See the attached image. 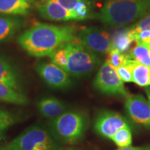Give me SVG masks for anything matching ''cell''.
<instances>
[{
    "label": "cell",
    "instance_id": "cell-1",
    "mask_svg": "<svg viewBox=\"0 0 150 150\" xmlns=\"http://www.w3.org/2000/svg\"><path fill=\"white\" fill-rule=\"evenodd\" d=\"M78 31L73 25L38 23L19 35L17 41L30 56L50 58L62 45L77 38Z\"/></svg>",
    "mask_w": 150,
    "mask_h": 150
},
{
    "label": "cell",
    "instance_id": "cell-2",
    "mask_svg": "<svg viewBox=\"0 0 150 150\" xmlns=\"http://www.w3.org/2000/svg\"><path fill=\"white\" fill-rule=\"evenodd\" d=\"M150 12V0H108L95 16L103 23L123 26Z\"/></svg>",
    "mask_w": 150,
    "mask_h": 150
},
{
    "label": "cell",
    "instance_id": "cell-3",
    "mask_svg": "<svg viewBox=\"0 0 150 150\" xmlns=\"http://www.w3.org/2000/svg\"><path fill=\"white\" fill-rule=\"evenodd\" d=\"M65 54L63 70L70 76L82 77L93 72L101 64V59L95 52L91 51L77 38L61 46Z\"/></svg>",
    "mask_w": 150,
    "mask_h": 150
},
{
    "label": "cell",
    "instance_id": "cell-4",
    "mask_svg": "<svg viewBox=\"0 0 150 150\" xmlns=\"http://www.w3.org/2000/svg\"><path fill=\"white\" fill-rule=\"evenodd\" d=\"M57 145L49 131L40 126L26 129L0 150H57Z\"/></svg>",
    "mask_w": 150,
    "mask_h": 150
},
{
    "label": "cell",
    "instance_id": "cell-5",
    "mask_svg": "<svg viewBox=\"0 0 150 150\" xmlns=\"http://www.w3.org/2000/svg\"><path fill=\"white\" fill-rule=\"evenodd\" d=\"M51 127L56 138L63 142L73 143L83 136L86 129V120L79 112L65 111L52 120Z\"/></svg>",
    "mask_w": 150,
    "mask_h": 150
},
{
    "label": "cell",
    "instance_id": "cell-6",
    "mask_svg": "<svg viewBox=\"0 0 150 150\" xmlns=\"http://www.w3.org/2000/svg\"><path fill=\"white\" fill-rule=\"evenodd\" d=\"M93 85L99 91L108 95L126 97L129 95L115 69L107 62H105L101 66L94 80Z\"/></svg>",
    "mask_w": 150,
    "mask_h": 150
},
{
    "label": "cell",
    "instance_id": "cell-7",
    "mask_svg": "<svg viewBox=\"0 0 150 150\" xmlns=\"http://www.w3.org/2000/svg\"><path fill=\"white\" fill-rule=\"evenodd\" d=\"M77 39L84 47L95 54L105 55L113 50L109 33L97 27H85L79 29Z\"/></svg>",
    "mask_w": 150,
    "mask_h": 150
},
{
    "label": "cell",
    "instance_id": "cell-8",
    "mask_svg": "<svg viewBox=\"0 0 150 150\" xmlns=\"http://www.w3.org/2000/svg\"><path fill=\"white\" fill-rule=\"evenodd\" d=\"M35 70L41 79L52 88H65L72 83L70 75L52 61L38 62Z\"/></svg>",
    "mask_w": 150,
    "mask_h": 150
},
{
    "label": "cell",
    "instance_id": "cell-9",
    "mask_svg": "<svg viewBox=\"0 0 150 150\" xmlns=\"http://www.w3.org/2000/svg\"><path fill=\"white\" fill-rule=\"evenodd\" d=\"M129 126L125 117L115 112H102L97 116L94 124V129L97 134L110 138L117 131Z\"/></svg>",
    "mask_w": 150,
    "mask_h": 150
},
{
    "label": "cell",
    "instance_id": "cell-10",
    "mask_svg": "<svg viewBox=\"0 0 150 150\" xmlns=\"http://www.w3.org/2000/svg\"><path fill=\"white\" fill-rule=\"evenodd\" d=\"M125 107L133 121L140 125L150 126V105L141 95H129Z\"/></svg>",
    "mask_w": 150,
    "mask_h": 150
},
{
    "label": "cell",
    "instance_id": "cell-11",
    "mask_svg": "<svg viewBox=\"0 0 150 150\" xmlns=\"http://www.w3.org/2000/svg\"><path fill=\"white\" fill-rule=\"evenodd\" d=\"M42 18L56 22H67L75 20L72 11L67 10L54 0H49L38 8Z\"/></svg>",
    "mask_w": 150,
    "mask_h": 150
},
{
    "label": "cell",
    "instance_id": "cell-12",
    "mask_svg": "<svg viewBox=\"0 0 150 150\" xmlns=\"http://www.w3.org/2000/svg\"><path fill=\"white\" fill-rule=\"evenodd\" d=\"M36 0H0V13L7 16H28L32 12Z\"/></svg>",
    "mask_w": 150,
    "mask_h": 150
},
{
    "label": "cell",
    "instance_id": "cell-13",
    "mask_svg": "<svg viewBox=\"0 0 150 150\" xmlns=\"http://www.w3.org/2000/svg\"><path fill=\"white\" fill-rule=\"evenodd\" d=\"M38 111L43 117L51 120L65 112V106L61 101L52 97H42L36 103Z\"/></svg>",
    "mask_w": 150,
    "mask_h": 150
},
{
    "label": "cell",
    "instance_id": "cell-14",
    "mask_svg": "<svg viewBox=\"0 0 150 150\" xmlns=\"http://www.w3.org/2000/svg\"><path fill=\"white\" fill-rule=\"evenodd\" d=\"M23 21L14 16H0V43L12 39L22 29Z\"/></svg>",
    "mask_w": 150,
    "mask_h": 150
},
{
    "label": "cell",
    "instance_id": "cell-15",
    "mask_svg": "<svg viewBox=\"0 0 150 150\" xmlns=\"http://www.w3.org/2000/svg\"><path fill=\"white\" fill-rule=\"evenodd\" d=\"M0 82L22 91L18 72L10 62L2 56H0Z\"/></svg>",
    "mask_w": 150,
    "mask_h": 150
},
{
    "label": "cell",
    "instance_id": "cell-16",
    "mask_svg": "<svg viewBox=\"0 0 150 150\" xmlns=\"http://www.w3.org/2000/svg\"><path fill=\"white\" fill-rule=\"evenodd\" d=\"M0 102L26 105L29 103V99L22 91L0 82Z\"/></svg>",
    "mask_w": 150,
    "mask_h": 150
},
{
    "label": "cell",
    "instance_id": "cell-17",
    "mask_svg": "<svg viewBox=\"0 0 150 150\" xmlns=\"http://www.w3.org/2000/svg\"><path fill=\"white\" fill-rule=\"evenodd\" d=\"M111 40L113 49L123 54L128 51L132 42L134 41V38L130 32V29H128L116 32Z\"/></svg>",
    "mask_w": 150,
    "mask_h": 150
},
{
    "label": "cell",
    "instance_id": "cell-18",
    "mask_svg": "<svg viewBox=\"0 0 150 150\" xmlns=\"http://www.w3.org/2000/svg\"><path fill=\"white\" fill-rule=\"evenodd\" d=\"M149 45L136 43V46L129 53L131 59L150 68Z\"/></svg>",
    "mask_w": 150,
    "mask_h": 150
},
{
    "label": "cell",
    "instance_id": "cell-19",
    "mask_svg": "<svg viewBox=\"0 0 150 150\" xmlns=\"http://www.w3.org/2000/svg\"><path fill=\"white\" fill-rule=\"evenodd\" d=\"M149 67L135 61L132 70L133 82L142 87L149 85Z\"/></svg>",
    "mask_w": 150,
    "mask_h": 150
},
{
    "label": "cell",
    "instance_id": "cell-20",
    "mask_svg": "<svg viewBox=\"0 0 150 150\" xmlns=\"http://www.w3.org/2000/svg\"><path fill=\"white\" fill-rule=\"evenodd\" d=\"M111 140L119 147H128L131 145L132 142V137H131V131L129 126L125 127L119 129L113 136Z\"/></svg>",
    "mask_w": 150,
    "mask_h": 150
},
{
    "label": "cell",
    "instance_id": "cell-21",
    "mask_svg": "<svg viewBox=\"0 0 150 150\" xmlns=\"http://www.w3.org/2000/svg\"><path fill=\"white\" fill-rule=\"evenodd\" d=\"M130 59L131 58L129 54L121 53L118 50L113 49L108 54L106 62L109 63L113 68L117 69L126 65Z\"/></svg>",
    "mask_w": 150,
    "mask_h": 150
},
{
    "label": "cell",
    "instance_id": "cell-22",
    "mask_svg": "<svg viewBox=\"0 0 150 150\" xmlns=\"http://www.w3.org/2000/svg\"><path fill=\"white\" fill-rule=\"evenodd\" d=\"M16 122V116L7 110L0 109V140L6 132Z\"/></svg>",
    "mask_w": 150,
    "mask_h": 150
},
{
    "label": "cell",
    "instance_id": "cell-23",
    "mask_svg": "<svg viewBox=\"0 0 150 150\" xmlns=\"http://www.w3.org/2000/svg\"><path fill=\"white\" fill-rule=\"evenodd\" d=\"M135 61L130 59L126 65L115 69L120 78L123 82H133L132 70Z\"/></svg>",
    "mask_w": 150,
    "mask_h": 150
},
{
    "label": "cell",
    "instance_id": "cell-24",
    "mask_svg": "<svg viewBox=\"0 0 150 150\" xmlns=\"http://www.w3.org/2000/svg\"><path fill=\"white\" fill-rule=\"evenodd\" d=\"M129 29H130L131 35L134 37V41L136 43L150 45V30L136 31L132 28Z\"/></svg>",
    "mask_w": 150,
    "mask_h": 150
},
{
    "label": "cell",
    "instance_id": "cell-25",
    "mask_svg": "<svg viewBox=\"0 0 150 150\" xmlns=\"http://www.w3.org/2000/svg\"><path fill=\"white\" fill-rule=\"evenodd\" d=\"M136 31H144V30H150V14L145 17L142 20L137 23L136 25L131 27Z\"/></svg>",
    "mask_w": 150,
    "mask_h": 150
},
{
    "label": "cell",
    "instance_id": "cell-26",
    "mask_svg": "<svg viewBox=\"0 0 150 150\" xmlns=\"http://www.w3.org/2000/svg\"><path fill=\"white\" fill-rule=\"evenodd\" d=\"M54 1L63 6L67 10L71 11L76 6V4L81 2H83V1H88V0H54Z\"/></svg>",
    "mask_w": 150,
    "mask_h": 150
},
{
    "label": "cell",
    "instance_id": "cell-27",
    "mask_svg": "<svg viewBox=\"0 0 150 150\" xmlns=\"http://www.w3.org/2000/svg\"><path fill=\"white\" fill-rule=\"evenodd\" d=\"M143 147H132V146H128V147H120L117 150H142Z\"/></svg>",
    "mask_w": 150,
    "mask_h": 150
},
{
    "label": "cell",
    "instance_id": "cell-28",
    "mask_svg": "<svg viewBox=\"0 0 150 150\" xmlns=\"http://www.w3.org/2000/svg\"><path fill=\"white\" fill-rule=\"evenodd\" d=\"M145 91L146 94H147V96L148 98V102H149V104L150 105V88L146 87Z\"/></svg>",
    "mask_w": 150,
    "mask_h": 150
},
{
    "label": "cell",
    "instance_id": "cell-29",
    "mask_svg": "<svg viewBox=\"0 0 150 150\" xmlns=\"http://www.w3.org/2000/svg\"><path fill=\"white\" fill-rule=\"evenodd\" d=\"M149 85H150V69H149Z\"/></svg>",
    "mask_w": 150,
    "mask_h": 150
},
{
    "label": "cell",
    "instance_id": "cell-30",
    "mask_svg": "<svg viewBox=\"0 0 150 150\" xmlns=\"http://www.w3.org/2000/svg\"><path fill=\"white\" fill-rule=\"evenodd\" d=\"M142 150H150V148H143Z\"/></svg>",
    "mask_w": 150,
    "mask_h": 150
},
{
    "label": "cell",
    "instance_id": "cell-31",
    "mask_svg": "<svg viewBox=\"0 0 150 150\" xmlns=\"http://www.w3.org/2000/svg\"><path fill=\"white\" fill-rule=\"evenodd\" d=\"M49 1V0H41V1H42V2H46V1Z\"/></svg>",
    "mask_w": 150,
    "mask_h": 150
},
{
    "label": "cell",
    "instance_id": "cell-32",
    "mask_svg": "<svg viewBox=\"0 0 150 150\" xmlns=\"http://www.w3.org/2000/svg\"><path fill=\"white\" fill-rule=\"evenodd\" d=\"M64 150H78V149H64Z\"/></svg>",
    "mask_w": 150,
    "mask_h": 150
}]
</instances>
